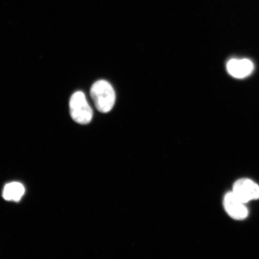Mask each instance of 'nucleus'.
Wrapping results in <instances>:
<instances>
[{
  "instance_id": "obj_5",
  "label": "nucleus",
  "mask_w": 259,
  "mask_h": 259,
  "mask_svg": "<svg viewBox=\"0 0 259 259\" xmlns=\"http://www.w3.org/2000/svg\"><path fill=\"white\" fill-rule=\"evenodd\" d=\"M227 70L236 78H244L253 72L254 64L248 59H232L227 64Z\"/></svg>"
},
{
  "instance_id": "obj_2",
  "label": "nucleus",
  "mask_w": 259,
  "mask_h": 259,
  "mask_svg": "<svg viewBox=\"0 0 259 259\" xmlns=\"http://www.w3.org/2000/svg\"><path fill=\"white\" fill-rule=\"evenodd\" d=\"M69 108L71 117L78 124H88L92 121L93 109L83 92H77L71 96Z\"/></svg>"
},
{
  "instance_id": "obj_6",
  "label": "nucleus",
  "mask_w": 259,
  "mask_h": 259,
  "mask_svg": "<svg viewBox=\"0 0 259 259\" xmlns=\"http://www.w3.org/2000/svg\"><path fill=\"white\" fill-rule=\"evenodd\" d=\"M25 190L22 184L12 182L6 184L3 191V197L8 201L18 202L24 196Z\"/></svg>"
},
{
  "instance_id": "obj_3",
  "label": "nucleus",
  "mask_w": 259,
  "mask_h": 259,
  "mask_svg": "<svg viewBox=\"0 0 259 259\" xmlns=\"http://www.w3.org/2000/svg\"><path fill=\"white\" fill-rule=\"evenodd\" d=\"M232 192L245 203L259 199L258 184L248 178H242L236 181Z\"/></svg>"
},
{
  "instance_id": "obj_1",
  "label": "nucleus",
  "mask_w": 259,
  "mask_h": 259,
  "mask_svg": "<svg viewBox=\"0 0 259 259\" xmlns=\"http://www.w3.org/2000/svg\"><path fill=\"white\" fill-rule=\"evenodd\" d=\"M90 96L97 110L102 113L111 111L115 105L116 95L111 84L105 80L96 81L90 90Z\"/></svg>"
},
{
  "instance_id": "obj_4",
  "label": "nucleus",
  "mask_w": 259,
  "mask_h": 259,
  "mask_svg": "<svg viewBox=\"0 0 259 259\" xmlns=\"http://www.w3.org/2000/svg\"><path fill=\"white\" fill-rule=\"evenodd\" d=\"M223 205L227 213L232 219L242 220L247 218L248 210L245 203L242 202L232 192L226 194Z\"/></svg>"
}]
</instances>
